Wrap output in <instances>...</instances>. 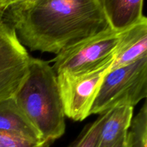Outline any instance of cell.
Masks as SVG:
<instances>
[{"mask_svg":"<svg viewBox=\"0 0 147 147\" xmlns=\"http://www.w3.org/2000/svg\"><path fill=\"white\" fill-rule=\"evenodd\" d=\"M9 17L22 45L56 55L109 27L100 0H12Z\"/></svg>","mask_w":147,"mask_h":147,"instance_id":"1","label":"cell"},{"mask_svg":"<svg viewBox=\"0 0 147 147\" xmlns=\"http://www.w3.org/2000/svg\"><path fill=\"white\" fill-rule=\"evenodd\" d=\"M14 100L45 142L53 143L65 131L57 74L45 60L30 56L29 73Z\"/></svg>","mask_w":147,"mask_h":147,"instance_id":"2","label":"cell"},{"mask_svg":"<svg viewBox=\"0 0 147 147\" xmlns=\"http://www.w3.org/2000/svg\"><path fill=\"white\" fill-rule=\"evenodd\" d=\"M147 96V55L131 64L109 70L104 76L90 115L121 106L134 107Z\"/></svg>","mask_w":147,"mask_h":147,"instance_id":"3","label":"cell"},{"mask_svg":"<svg viewBox=\"0 0 147 147\" xmlns=\"http://www.w3.org/2000/svg\"><path fill=\"white\" fill-rule=\"evenodd\" d=\"M119 33L108 27L69 46L52 60L53 70L56 74H82L112 65Z\"/></svg>","mask_w":147,"mask_h":147,"instance_id":"4","label":"cell"},{"mask_svg":"<svg viewBox=\"0 0 147 147\" xmlns=\"http://www.w3.org/2000/svg\"><path fill=\"white\" fill-rule=\"evenodd\" d=\"M111 66L82 74H57L65 116L75 121H83L90 116L103 78Z\"/></svg>","mask_w":147,"mask_h":147,"instance_id":"5","label":"cell"},{"mask_svg":"<svg viewBox=\"0 0 147 147\" xmlns=\"http://www.w3.org/2000/svg\"><path fill=\"white\" fill-rule=\"evenodd\" d=\"M30 58L13 26L0 22V100L18 91L28 75Z\"/></svg>","mask_w":147,"mask_h":147,"instance_id":"6","label":"cell"},{"mask_svg":"<svg viewBox=\"0 0 147 147\" xmlns=\"http://www.w3.org/2000/svg\"><path fill=\"white\" fill-rule=\"evenodd\" d=\"M145 55H147V18L119 33L110 70L131 64Z\"/></svg>","mask_w":147,"mask_h":147,"instance_id":"7","label":"cell"},{"mask_svg":"<svg viewBox=\"0 0 147 147\" xmlns=\"http://www.w3.org/2000/svg\"><path fill=\"white\" fill-rule=\"evenodd\" d=\"M109 27L121 32L146 17L143 14V0H100Z\"/></svg>","mask_w":147,"mask_h":147,"instance_id":"8","label":"cell"},{"mask_svg":"<svg viewBox=\"0 0 147 147\" xmlns=\"http://www.w3.org/2000/svg\"><path fill=\"white\" fill-rule=\"evenodd\" d=\"M0 130L37 142H45L13 97L0 100Z\"/></svg>","mask_w":147,"mask_h":147,"instance_id":"9","label":"cell"},{"mask_svg":"<svg viewBox=\"0 0 147 147\" xmlns=\"http://www.w3.org/2000/svg\"><path fill=\"white\" fill-rule=\"evenodd\" d=\"M134 108L116 106L109 111L102 123L96 147H112L123 135L127 134L133 119Z\"/></svg>","mask_w":147,"mask_h":147,"instance_id":"10","label":"cell"},{"mask_svg":"<svg viewBox=\"0 0 147 147\" xmlns=\"http://www.w3.org/2000/svg\"><path fill=\"white\" fill-rule=\"evenodd\" d=\"M127 147H147V103L131 120L127 131Z\"/></svg>","mask_w":147,"mask_h":147,"instance_id":"11","label":"cell"},{"mask_svg":"<svg viewBox=\"0 0 147 147\" xmlns=\"http://www.w3.org/2000/svg\"><path fill=\"white\" fill-rule=\"evenodd\" d=\"M108 113L109 111L100 115L96 121L86 125L77 139L67 147H96L100 127Z\"/></svg>","mask_w":147,"mask_h":147,"instance_id":"12","label":"cell"},{"mask_svg":"<svg viewBox=\"0 0 147 147\" xmlns=\"http://www.w3.org/2000/svg\"><path fill=\"white\" fill-rule=\"evenodd\" d=\"M51 143L37 142L0 130V147H50Z\"/></svg>","mask_w":147,"mask_h":147,"instance_id":"13","label":"cell"},{"mask_svg":"<svg viewBox=\"0 0 147 147\" xmlns=\"http://www.w3.org/2000/svg\"><path fill=\"white\" fill-rule=\"evenodd\" d=\"M127 134L123 135L112 147H127V142H126Z\"/></svg>","mask_w":147,"mask_h":147,"instance_id":"14","label":"cell"}]
</instances>
